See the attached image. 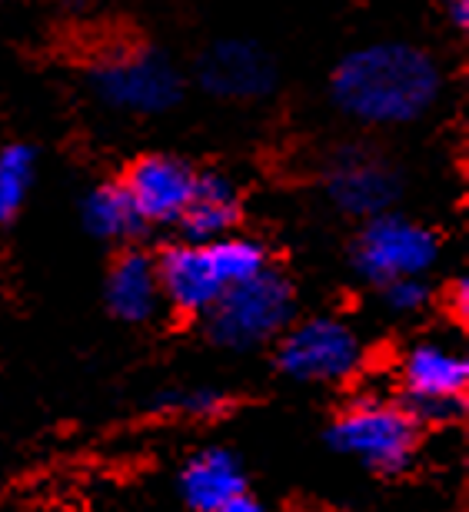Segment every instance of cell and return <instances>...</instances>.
<instances>
[{"mask_svg": "<svg viewBox=\"0 0 469 512\" xmlns=\"http://www.w3.org/2000/svg\"><path fill=\"white\" fill-rule=\"evenodd\" d=\"M446 10H450V20L460 30L469 27V0H446Z\"/></svg>", "mask_w": 469, "mask_h": 512, "instance_id": "obj_22", "label": "cell"}, {"mask_svg": "<svg viewBox=\"0 0 469 512\" xmlns=\"http://www.w3.org/2000/svg\"><path fill=\"white\" fill-rule=\"evenodd\" d=\"M293 512H336L330 506H300V509H293Z\"/></svg>", "mask_w": 469, "mask_h": 512, "instance_id": "obj_23", "label": "cell"}, {"mask_svg": "<svg viewBox=\"0 0 469 512\" xmlns=\"http://www.w3.org/2000/svg\"><path fill=\"white\" fill-rule=\"evenodd\" d=\"M297 320V290L277 266L233 283L203 316L213 346L230 353H250L273 346L280 333Z\"/></svg>", "mask_w": 469, "mask_h": 512, "instance_id": "obj_3", "label": "cell"}, {"mask_svg": "<svg viewBox=\"0 0 469 512\" xmlns=\"http://www.w3.org/2000/svg\"><path fill=\"white\" fill-rule=\"evenodd\" d=\"M94 94L124 114H163L180 100L183 80L167 54L147 44H127L100 54L90 67Z\"/></svg>", "mask_w": 469, "mask_h": 512, "instance_id": "obj_6", "label": "cell"}, {"mask_svg": "<svg viewBox=\"0 0 469 512\" xmlns=\"http://www.w3.org/2000/svg\"><path fill=\"white\" fill-rule=\"evenodd\" d=\"M326 193L350 217H380L400 200L403 177L390 160L376 157L370 150H343L336 153L326 170Z\"/></svg>", "mask_w": 469, "mask_h": 512, "instance_id": "obj_8", "label": "cell"}, {"mask_svg": "<svg viewBox=\"0 0 469 512\" xmlns=\"http://www.w3.org/2000/svg\"><path fill=\"white\" fill-rule=\"evenodd\" d=\"M440 87L443 77L436 60L403 40H380L350 50L330 77L336 110L373 127L420 120L436 104Z\"/></svg>", "mask_w": 469, "mask_h": 512, "instance_id": "obj_1", "label": "cell"}, {"mask_svg": "<svg viewBox=\"0 0 469 512\" xmlns=\"http://www.w3.org/2000/svg\"><path fill=\"white\" fill-rule=\"evenodd\" d=\"M147 227H177L193 197L197 170L170 153H147L120 177Z\"/></svg>", "mask_w": 469, "mask_h": 512, "instance_id": "obj_9", "label": "cell"}, {"mask_svg": "<svg viewBox=\"0 0 469 512\" xmlns=\"http://www.w3.org/2000/svg\"><path fill=\"white\" fill-rule=\"evenodd\" d=\"M197 74L220 100H260L277 87V64L257 40H217L203 50Z\"/></svg>", "mask_w": 469, "mask_h": 512, "instance_id": "obj_11", "label": "cell"}, {"mask_svg": "<svg viewBox=\"0 0 469 512\" xmlns=\"http://www.w3.org/2000/svg\"><path fill=\"white\" fill-rule=\"evenodd\" d=\"M396 383H400L396 399L410 409L420 429L450 426L466 409L469 360L460 346L440 340L413 343L400 360Z\"/></svg>", "mask_w": 469, "mask_h": 512, "instance_id": "obj_5", "label": "cell"}, {"mask_svg": "<svg viewBox=\"0 0 469 512\" xmlns=\"http://www.w3.org/2000/svg\"><path fill=\"white\" fill-rule=\"evenodd\" d=\"M157 280L163 303L173 313L200 316V320L227 290L220 266L210 253V243H170L167 250L157 253Z\"/></svg>", "mask_w": 469, "mask_h": 512, "instance_id": "obj_10", "label": "cell"}, {"mask_svg": "<svg viewBox=\"0 0 469 512\" xmlns=\"http://www.w3.org/2000/svg\"><path fill=\"white\" fill-rule=\"evenodd\" d=\"M210 253H213V260H217L220 276L227 286L250 280V276H257V273L267 270V266H273L270 250L263 247L260 240L240 237V233H230V237H223V240H213Z\"/></svg>", "mask_w": 469, "mask_h": 512, "instance_id": "obj_18", "label": "cell"}, {"mask_svg": "<svg viewBox=\"0 0 469 512\" xmlns=\"http://www.w3.org/2000/svg\"><path fill=\"white\" fill-rule=\"evenodd\" d=\"M243 200L240 190L227 173L217 170H197L193 197L180 217V237L187 243H213L223 240L240 227Z\"/></svg>", "mask_w": 469, "mask_h": 512, "instance_id": "obj_14", "label": "cell"}, {"mask_svg": "<svg viewBox=\"0 0 469 512\" xmlns=\"http://www.w3.org/2000/svg\"><path fill=\"white\" fill-rule=\"evenodd\" d=\"M104 303L114 320L140 326L150 323L160 310L157 256L144 250H120L104 276Z\"/></svg>", "mask_w": 469, "mask_h": 512, "instance_id": "obj_12", "label": "cell"}, {"mask_svg": "<svg viewBox=\"0 0 469 512\" xmlns=\"http://www.w3.org/2000/svg\"><path fill=\"white\" fill-rule=\"evenodd\" d=\"M80 220H84L87 233L107 243H134L147 233V223L140 220L134 200H130L120 180L100 183V187L90 190L80 203Z\"/></svg>", "mask_w": 469, "mask_h": 512, "instance_id": "obj_15", "label": "cell"}, {"mask_svg": "<svg viewBox=\"0 0 469 512\" xmlns=\"http://www.w3.org/2000/svg\"><path fill=\"white\" fill-rule=\"evenodd\" d=\"M420 423L400 399L356 396L326 426V443L373 476H403L420 453Z\"/></svg>", "mask_w": 469, "mask_h": 512, "instance_id": "obj_2", "label": "cell"}, {"mask_svg": "<svg viewBox=\"0 0 469 512\" xmlns=\"http://www.w3.org/2000/svg\"><path fill=\"white\" fill-rule=\"evenodd\" d=\"M213 512H270V506L263 503L260 496H253L250 489H243L240 496H233V499H227L220 509H213Z\"/></svg>", "mask_w": 469, "mask_h": 512, "instance_id": "obj_21", "label": "cell"}, {"mask_svg": "<svg viewBox=\"0 0 469 512\" xmlns=\"http://www.w3.org/2000/svg\"><path fill=\"white\" fill-rule=\"evenodd\" d=\"M154 406L160 416L187 419V423H207V419H220L227 413L230 396L217 386H183V389H163Z\"/></svg>", "mask_w": 469, "mask_h": 512, "instance_id": "obj_17", "label": "cell"}, {"mask_svg": "<svg viewBox=\"0 0 469 512\" xmlns=\"http://www.w3.org/2000/svg\"><path fill=\"white\" fill-rule=\"evenodd\" d=\"M37 157L27 143H10L0 150V223H14L34 187Z\"/></svg>", "mask_w": 469, "mask_h": 512, "instance_id": "obj_16", "label": "cell"}, {"mask_svg": "<svg viewBox=\"0 0 469 512\" xmlns=\"http://www.w3.org/2000/svg\"><path fill=\"white\" fill-rule=\"evenodd\" d=\"M443 303L456 323H469V280L466 276L450 280V286L443 290Z\"/></svg>", "mask_w": 469, "mask_h": 512, "instance_id": "obj_20", "label": "cell"}, {"mask_svg": "<svg viewBox=\"0 0 469 512\" xmlns=\"http://www.w3.org/2000/svg\"><path fill=\"white\" fill-rule=\"evenodd\" d=\"M433 286L426 276H403L380 286V300L393 316H416L433 303Z\"/></svg>", "mask_w": 469, "mask_h": 512, "instance_id": "obj_19", "label": "cell"}, {"mask_svg": "<svg viewBox=\"0 0 469 512\" xmlns=\"http://www.w3.org/2000/svg\"><path fill=\"white\" fill-rule=\"evenodd\" d=\"M180 503L190 512H213L247 489V466L227 446H207L180 466Z\"/></svg>", "mask_w": 469, "mask_h": 512, "instance_id": "obj_13", "label": "cell"}, {"mask_svg": "<svg viewBox=\"0 0 469 512\" xmlns=\"http://www.w3.org/2000/svg\"><path fill=\"white\" fill-rule=\"evenodd\" d=\"M363 340L340 316L293 320L273 343L277 373L300 386H340L363 370Z\"/></svg>", "mask_w": 469, "mask_h": 512, "instance_id": "obj_4", "label": "cell"}, {"mask_svg": "<svg viewBox=\"0 0 469 512\" xmlns=\"http://www.w3.org/2000/svg\"><path fill=\"white\" fill-rule=\"evenodd\" d=\"M353 270L366 283L383 286L403 276H426L440 256V237L420 220L380 213L363 223L353 240Z\"/></svg>", "mask_w": 469, "mask_h": 512, "instance_id": "obj_7", "label": "cell"}]
</instances>
